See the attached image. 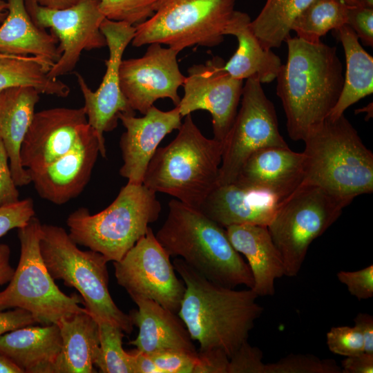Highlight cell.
Instances as JSON below:
<instances>
[{"mask_svg":"<svg viewBox=\"0 0 373 373\" xmlns=\"http://www.w3.org/2000/svg\"><path fill=\"white\" fill-rule=\"evenodd\" d=\"M342 373H372L373 354L362 352L356 355L346 356L341 361Z\"/></svg>","mask_w":373,"mask_h":373,"instance_id":"44","label":"cell"},{"mask_svg":"<svg viewBox=\"0 0 373 373\" xmlns=\"http://www.w3.org/2000/svg\"><path fill=\"white\" fill-rule=\"evenodd\" d=\"M159 373H198V351L195 354L166 350L148 354Z\"/></svg>","mask_w":373,"mask_h":373,"instance_id":"37","label":"cell"},{"mask_svg":"<svg viewBox=\"0 0 373 373\" xmlns=\"http://www.w3.org/2000/svg\"><path fill=\"white\" fill-rule=\"evenodd\" d=\"M156 193L142 183L128 182L112 203L90 214L80 207L67 218L69 236L78 245L119 261L144 236L161 212Z\"/></svg>","mask_w":373,"mask_h":373,"instance_id":"6","label":"cell"},{"mask_svg":"<svg viewBox=\"0 0 373 373\" xmlns=\"http://www.w3.org/2000/svg\"><path fill=\"white\" fill-rule=\"evenodd\" d=\"M312 0H267L256 18L251 21V31L266 49L279 48L290 37L291 26Z\"/></svg>","mask_w":373,"mask_h":373,"instance_id":"31","label":"cell"},{"mask_svg":"<svg viewBox=\"0 0 373 373\" xmlns=\"http://www.w3.org/2000/svg\"><path fill=\"white\" fill-rule=\"evenodd\" d=\"M41 224L33 216L18 228L20 257L8 287L0 291V311L21 308L41 325L57 323L61 318L85 310L81 296L61 291L50 276L39 247Z\"/></svg>","mask_w":373,"mask_h":373,"instance_id":"8","label":"cell"},{"mask_svg":"<svg viewBox=\"0 0 373 373\" xmlns=\"http://www.w3.org/2000/svg\"><path fill=\"white\" fill-rule=\"evenodd\" d=\"M354 1L362 7L373 9V0H354Z\"/></svg>","mask_w":373,"mask_h":373,"instance_id":"50","label":"cell"},{"mask_svg":"<svg viewBox=\"0 0 373 373\" xmlns=\"http://www.w3.org/2000/svg\"><path fill=\"white\" fill-rule=\"evenodd\" d=\"M26 8L34 22L41 28H50L59 41L61 57L48 75L57 79L75 68L84 50L106 46L100 30L105 19L99 0H82L68 8L52 10L26 0Z\"/></svg>","mask_w":373,"mask_h":373,"instance_id":"14","label":"cell"},{"mask_svg":"<svg viewBox=\"0 0 373 373\" xmlns=\"http://www.w3.org/2000/svg\"><path fill=\"white\" fill-rule=\"evenodd\" d=\"M326 343L334 354L350 356L364 352L362 335L354 325L332 327L326 334Z\"/></svg>","mask_w":373,"mask_h":373,"instance_id":"36","label":"cell"},{"mask_svg":"<svg viewBox=\"0 0 373 373\" xmlns=\"http://www.w3.org/2000/svg\"><path fill=\"white\" fill-rule=\"evenodd\" d=\"M88 124L84 106L35 113L21 147L22 166L28 172L46 166L73 147Z\"/></svg>","mask_w":373,"mask_h":373,"instance_id":"17","label":"cell"},{"mask_svg":"<svg viewBox=\"0 0 373 373\" xmlns=\"http://www.w3.org/2000/svg\"><path fill=\"white\" fill-rule=\"evenodd\" d=\"M225 229L233 248L248 261L254 280L251 289L258 296L274 295L275 280L285 276V268L267 227L238 224Z\"/></svg>","mask_w":373,"mask_h":373,"instance_id":"24","label":"cell"},{"mask_svg":"<svg viewBox=\"0 0 373 373\" xmlns=\"http://www.w3.org/2000/svg\"><path fill=\"white\" fill-rule=\"evenodd\" d=\"M280 202L267 191L230 183L217 186L200 211L224 228L238 224L267 227Z\"/></svg>","mask_w":373,"mask_h":373,"instance_id":"21","label":"cell"},{"mask_svg":"<svg viewBox=\"0 0 373 373\" xmlns=\"http://www.w3.org/2000/svg\"><path fill=\"white\" fill-rule=\"evenodd\" d=\"M134 115H119L126 129L119 140L123 160L119 174L128 182L142 183L147 166L160 143L166 135L180 128L182 117L178 106L163 111L154 105L141 117Z\"/></svg>","mask_w":373,"mask_h":373,"instance_id":"19","label":"cell"},{"mask_svg":"<svg viewBox=\"0 0 373 373\" xmlns=\"http://www.w3.org/2000/svg\"><path fill=\"white\" fill-rule=\"evenodd\" d=\"M50 66L32 56L10 55L0 58V92L17 86H30L40 94L66 97L70 87L58 79L48 77Z\"/></svg>","mask_w":373,"mask_h":373,"instance_id":"30","label":"cell"},{"mask_svg":"<svg viewBox=\"0 0 373 373\" xmlns=\"http://www.w3.org/2000/svg\"><path fill=\"white\" fill-rule=\"evenodd\" d=\"M349 204L313 186L298 187L280 202L267 227L282 257L285 276L298 275L312 242L338 219Z\"/></svg>","mask_w":373,"mask_h":373,"instance_id":"10","label":"cell"},{"mask_svg":"<svg viewBox=\"0 0 373 373\" xmlns=\"http://www.w3.org/2000/svg\"><path fill=\"white\" fill-rule=\"evenodd\" d=\"M261 84L256 78H248L243 85L241 106L222 142L218 185L233 183L245 162L256 151L289 146L280 133L274 106Z\"/></svg>","mask_w":373,"mask_h":373,"instance_id":"11","label":"cell"},{"mask_svg":"<svg viewBox=\"0 0 373 373\" xmlns=\"http://www.w3.org/2000/svg\"><path fill=\"white\" fill-rule=\"evenodd\" d=\"M303 141L304 175L298 187H318L350 204L373 192V153L344 114L327 117Z\"/></svg>","mask_w":373,"mask_h":373,"instance_id":"4","label":"cell"},{"mask_svg":"<svg viewBox=\"0 0 373 373\" xmlns=\"http://www.w3.org/2000/svg\"><path fill=\"white\" fill-rule=\"evenodd\" d=\"M8 56H10V55L0 53V58L8 57Z\"/></svg>","mask_w":373,"mask_h":373,"instance_id":"51","label":"cell"},{"mask_svg":"<svg viewBox=\"0 0 373 373\" xmlns=\"http://www.w3.org/2000/svg\"><path fill=\"white\" fill-rule=\"evenodd\" d=\"M224 64L216 57L189 68L182 85L184 96L177 106L182 117L198 110L209 112L213 138L222 142L236 116L244 85L242 79L223 70Z\"/></svg>","mask_w":373,"mask_h":373,"instance_id":"15","label":"cell"},{"mask_svg":"<svg viewBox=\"0 0 373 373\" xmlns=\"http://www.w3.org/2000/svg\"><path fill=\"white\" fill-rule=\"evenodd\" d=\"M100 30L106 38L109 52L102 83L93 91L79 73L75 75L84 97L88 123L98 137L99 154L106 157L104 133L116 128L120 113L135 114L121 90L119 67L124 52L131 42L135 28L127 23L105 18Z\"/></svg>","mask_w":373,"mask_h":373,"instance_id":"13","label":"cell"},{"mask_svg":"<svg viewBox=\"0 0 373 373\" xmlns=\"http://www.w3.org/2000/svg\"><path fill=\"white\" fill-rule=\"evenodd\" d=\"M222 149V142L205 137L186 115L175 138L155 151L142 184L200 210L218 185Z\"/></svg>","mask_w":373,"mask_h":373,"instance_id":"5","label":"cell"},{"mask_svg":"<svg viewBox=\"0 0 373 373\" xmlns=\"http://www.w3.org/2000/svg\"><path fill=\"white\" fill-rule=\"evenodd\" d=\"M33 201L31 198L0 207V238L13 229L25 225L35 216Z\"/></svg>","mask_w":373,"mask_h":373,"instance_id":"40","label":"cell"},{"mask_svg":"<svg viewBox=\"0 0 373 373\" xmlns=\"http://www.w3.org/2000/svg\"><path fill=\"white\" fill-rule=\"evenodd\" d=\"M17 187L12 178L6 151L0 139V207L19 200Z\"/></svg>","mask_w":373,"mask_h":373,"instance_id":"42","label":"cell"},{"mask_svg":"<svg viewBox=\"0 0 373 373\" xmlns=\"http://www.w3.org/2000/svg\"><path fill=\"white\" fill-rule=\"evenodd\" d=\"M346 24L367 46H373V9L356 4L354 0L349 3Z\"/></svg>","mask_w":373,"mask_h":373,"instance_id":"41","label":"cell"},{"mask_svg":"<svg viewBox=\"0 0 373 373\" xmlns=\"http://www.w3.org/2000/svg\"><path fill=\"white\" fill-rule=\"evenodd\" d=\"M37 323L27 310L14 308L6 312L0 311V336L12 330Z\"/></svg>","mask_w":373,"mask_h":373,"instance_id":"43","label":"cell"},{"mask_svg":"<svg viewBox=\"0 0 373 373\" xmlns=\"http://www.w3.org/2000/svg\"><path fill=\"white\" fill-rule=\"evenodd\" d=\"M351 0H312L294 21L291 30L296 37L318 43L329 30L346 24Z\"/></svg>","mask_w":373,"mask_h":373,"instance_id":"32","label":"cell"},{"mask_svg":"<svg viewBox=\"0 0 373 373\" xmlns=\"http://www.w3.org/2000/svg\"><path fill=\"white\" fill-rule=\"evenodd\" d=\"M61 349L52 373H93L99 348L98 323L86 309L61 318L57 323Z\"/></svg>","mask_w":373,"mask_h":373,"instance_id":"28","label":"cell"},{"mask_svg":"<svg viewBox=\"0 0 373 373\" xmlns=\"http://www.w3.org/2000/svg\"><path fill=\"white\" fill-rule=\"evenodd\" d=\"M37 5L52 10H61L73 6L82 0H30Z\"/></svg>","mask_w":373,"mask_h":373,"instance_id":"47","label":"cell"},{"mask_svg":"<svg viewBox=\"0 0 373 373\" xmlns=\"http://www.w3.org/2000/svg\"><path fill=\"white\" fill-rule=\"evenodd\" d=\"M168 205L166 219L155 237L170 256H180L189 266L221 286L252 288L249 266L231 244L225 228L176 199Z\"/></svg>","mask_w":373,"mask_h":373,"instance_id":"3","label":"cell"},{"mask_svg":"<svg viewBox=\"0 0 373 373\" xmlns=\"http://www.w3.org/2000/svg\"><path fill=\"white\" fill-rule=\"evenodd\" d=\"M39 247L52 278L75 288L84 309L97 322H108L126 334L132 332L134 325L129 314L116 305L110 294L108 261L102 254L81 250L64 228L52 224H41Z\"/></svg>","mask_w":373,"mask_h":373,"instance_id":"7","label":"cell"},{"mask_svg":"<svg viewBox=\"0 0 373 373\" xmlns=\"http://www.w3.org/2000/svg\"><path fill=\"white\" fill-rule=\"evenodd\" d=\"M132 300L137 309L131 310L129 316L139 333L135 339L129 342L130 345L146 354L166 350L198 352L188 330L176 314L150 299L135 297Z\"/></svg>","mask_w":373,"mask_h":373,"instance_id":"22","label":"cell"},{"mask_svg":"<svg viewBox=\"0 0 373 373\" xmlns=\"http://www.w3.org/2000/svg\"><path fill=\"white\" fill-rule=\"evenodd\" d=\"M265 373H342L331 358L309 354H291L275 363H266Z\"/></svg>","mask_w":373,"mask_h":373,"instance_id":"35","label":"cell"},{"mask_svg":"<svg viewBox=\"0 0 373 373\" xmlns=\"http://www.w3.org/2000/svg\"><path fill=\"white\" fill-rule=\"evenodd\" d=\"M236 0H161L156 11L135 26L131 44L153 43L178 52L198 45L215 47L224 40V31L235 10Z\"/></svg>","mask_w":373,"mask_h":373,"instance_id":"9","label":"cell"},{"mask_svg":"<svg viewBox=\"0 0 373 373\" xmlns=\"http://www.w3.org/2000/svg\"><path fill=\"white\" fill-rule=\"evenodd\" d=\"M344 49L346 70L341 95L327 117L336 119L350 106L373 93V57L347 24L336 30Z\"/></svg>","mask_w":373,"mask_h":373,"instance_id":"29","label":"cell"},{"mask_svg":"<svg viewBox=\"0 0 373 373\" xmlns=\"http://www.w3.org/2000/svg\"><path fill=\"white\" fill-rule=\"evenodd\" d=\"M61 349L57 323L30 325L0 336V354L26 373H52Z\"/></svg>","mask_w":373,"mask_h":373,"instance_id":"25","label":"cell"},{"mask_svg":"<svg viewBox=\"0 0 373 373\" xmlns=\"http://www.w3.org/2000/svg\"><path fill=\"white\" fill-rule=\"evenodd\" d=\"M39 94L30 86L12 87L0 92V139L17 186L31 182L28 171L22 166L20 151L35 113Z\"/></svg>","mask_w":373,"mask_h":373,"instance_id":"23","label":"cell"},{"mask_svg":"<svg viewBox=\"0 0 373 373\" xmlns=\"http://www.w3.org/2000/svg\"><path fill=\"white\" fill-rule=\"evenodd\" d=\"M286 63L276 77L289 137L303 140L335 106L344 83L343 64L336 48L288 37Z\"/></svg>","mask_w":373,"mask_h":373,"instance_id":"1","label":"cell"},{"mask_svg":"<svg viewBox=\"0 0 373 373\" xmlns=\"http://www.w3.org/2000/svg\"><path fill=\"white\" fill-rule=\"evenodd\" d=\"M117 283L131 298L152 300L178 314L185 291L170 256L151 227L119 261L113 263Z\"/></svg>","mask_w":373,"mask_h":373,"instance_id":"12","label":"cell"},{"mask_svg":"<svg viewBox=\"0 0 373 373\" xmlns=\"http://www.w3.org/2000/svg\"><path fill=\"white\" fill-rule=\"evenodd\" d=\"M99 155L98 137L88 124L66 154L41 169L28 172L41 198L55 204H64L83 191Z\"/></svg>","mask_w":373,"mask_h":373,"instance_id":"18","label":"cell"},{"mask_svg":"<svg viewBox=\"0 0 373 373\" xmlns=\"http://www.w3.org/2000/svg\"><path fill=\"white\" fill-rule=\"evenodd\" d=\"M161 0H99L105 18L135 26L149 19Z\"/></svg>","mask_w":373,"mask_h":373,"instance_id":"34","label":"cell"},{"mask_svg":"<svg viewBox=\"0 0 373 373\" xmlns=\"http://www.w3.org/2000/svg\"><path fill=\"white\" fill-rule=\"evenodd\" d=\"M251 18L234 10L224 35L237 38L238 46L222 68L234 78H256L261 84L276 79L282 66L280 58L271 50L264 48L250 28Z\"/></svg>","mask_w":373,"mask_h":373,"instance_id":"27","label":"cell"},{"mask_svg":"<svg viewBox=\"0 0 373 373\" xmlns=\"http://www.w3.org/2000/svg\"><path fill=\"white\" fill-rule=\"evenodd\" d=\"M354 322L362 335L364 352L373 354V316L360 312L354 318Z\"/></svg>","mask_w":373,"mask_h":373,"instance_id":"45","label":"cell"},{"mask_svg":"<svg viewBox=\"0 0 373 373\" xmlns=\"http://www.w3.org/2000/svg\"><path fill=\"white\" fill-rule=\"evenodd\" d=\"M144 55L122 59L119 67L121 90L133 111L144 115L158 99L169 98L177 106L178 90L186 77L179 68L180 52L162 44H149Z\"/></svg>","mask_w":373,"mask_h":373,"instance_id":"16","label":"cell"},{"mask_svg":"<svg viewBox=\"0 0 373 373\" xmlns=\"http://www.w3.org/2000/svg\"><path fill=\"white\" fill-rule=\"evenodd\" d=\"M6 1L8 14L0 25V53L38 57L51 68L61 55L57 37L34 22L26 0Z\"/></svg>","mask_w":373,"mask_h":373,"instance_id":"26","label":"cell"},{"mask_svg":"<svg viewBox=\"0 0 373 373\" xmlns=\"http://www.w3.org/2000/svg\"><path fill=\"white\" fill-rule=\"evenodd\" d=\"M10 249L6 244H0V285L9 282L15 269L10 263Z\"/></svg>","mask_w":373,"mask_h":373,"instance_id":"46","label":"cell"},{"mask_svg":"<svg viewBox=\"0 0 373 373\" xmlns=\"http://www.w3.org/2000/svg\"><path fill=\"white\" fill-rule=\"evenodd\" d=\"M0 373H23V372L10 359L0 354Z\"/></svg>","mask_w":373,"mask_h":373,"instance_id":"48","label":"cell"},{"mask_svg":"<svg viewBox=\"0 0 373 373\" xmlns=\"http://www.w3.org/2000/svg\"><path fill=\"white\" fill-rule=\"evenodd\" d=\"M304 175V154L287 147L271 146L252 153L233 183L267 191L282 202L300 186Z\"/></svg>","mask_w":373,"mask_h":373,"instance_id":"20","label":"cell"},{"mask_svg":"<svg viewBox=\"0 0 373 373\" xmlns=\"http://www.w3.org/2000/svg\"><path fill=\"white\" fill-rule=\"evenodd\" d=\"M8 14V3L5 0H0V25L3 23Z\"/></svg>","mask_w":373,"mask_h":373,"instance_id":"49","label":"cell"},{"mask_svg":"<svg viewBox=\"0 0 373 373\" xmlns=\"http://www.w3.org/2000/svg\"><path fill=\"white\" fill-rule=\"evenodd\" d=\"M97 323L99 348L94 365L102 373H134L131 354L122 347L124 331L108 322Z\"/></svg>","mask_w":373,"mask_h":373,"instance_id":"33","label":"cell"},{"mask_svg":"<svg viewBox=\"0 0 373 373\" xmlns=\"http://www.w3.org/2000/svg\"><path fill=\"white\" fill-rule=\"evenodd\" d=\"M262 357L261 350L247 341L229 358L227 373H265L266 363Z\"/></svg>","mask_w":373,"mask_h":373,"instance_id":"38","label":"cell"},{"mask_svg":"<svg viewBox=\"0 0 373 373\" xmlns=\"http://www.w3.org/2000/svg\"><path fill=\"white\" fill-rule=\"evenodd\" d=\"M338 280L344 284L350 294L358 300L373 297V265L356 271H339Z\"/></svg>","mask_w":373,"mask_h":373,"instance_id":"39","label":"cell"},{"mask_svg":"<svg viewBox=\"0 0 373 373\" xmlns=\"http://www.w3.org/2000/svg\"><path fill=\"white\" fill-rule=\"evenodd\" d=\"M185 285L178 316L199 352L219 350L230 358L248 341L263 307L251 289L236 290L218 285L189 266L182 258L173 261Z\"/></svg>","mask_w":373,"mask_h":373,"instance_id":"2","label":"cell"}]
</instances>
